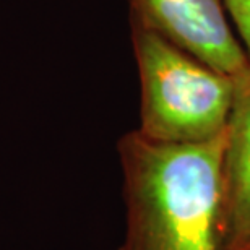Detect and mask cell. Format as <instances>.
Instances as JSON below:
<instances>
[{"label":"cell","mask_w":250,"mask_h":250,"mask_svg":"<svg viewBox=\"0 0 250 250\" xmlns=\"http://www.w3.org/2000/svg\"><path fill=\"white\" fill-rule=\"evenodd\" d=\"M224 149L226 130L197 143L124 137L127 231L119 250H228Z\"/></svg>","instance_id":"cell-1"},{"label":"cell","mask_w":250,"mask_h":250,"mask_svg":"<svg viewBox=\"0 0 250 250\" xmlns=\"http://www.w3.org/2000/svg\"><path fill=\"white\" fill-rule=\"evenodd\" d=\"M142 125L153 142L197 143L228 127L237 80L218 73L146 26L135 33Z\"/></svg>","instance_id":"cell-2"},{"label":"cell","mask_w":250,"mask_h":250,"mask_svg":"<svg viewBox=\"0 0 250 250\" xmlns=\"http://www.w3.org/2000/svg\"><path fill=\"white\" fill-rule=\"evenodd\" d=\"M142 24L226 77L250 73L249 56L236 39L223 0H132Z\"/></svg>","instance_id":"cell-3"},{"label":"cell","mask_w":250,"mask_h":250,"mask_svg":"<svg viewBox=\"0 0 250 250\" xmlns=\"http://www.w3.org/2000/svg\"><path fill=\"white\" fill-rule=\"evenodd\" d=\"M228 250H250V73L237 80L226 127Z\"/></svg>","instance_id":"cell-4"},{"label":"cell","mask_w":250,"mask_h":250,"mask_svg":"<svg viewBox=\"0 0 250 250\" xmlns=\"http://www.w3.org/2000/svg\"><path fill=\"white\" fill-rule=\"evenodd\" d=\"M223 3L250 56V0H223Z\"/></svg>","instance_id":"cell-5"}]
</instances>
